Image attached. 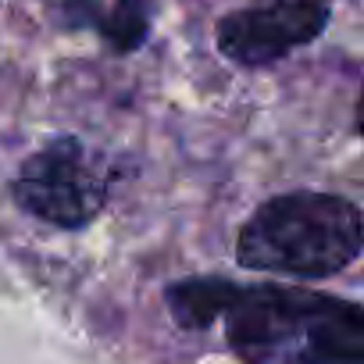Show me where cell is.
Segmentation results:
<instances>
[{"label":"cell","mask_w":364,"mask_h":364,"mask_svg":"<svg viewBox=\"0 0 364 364\" xmlns=\"http://www.w3.org/2000/svg\"><path fill=\"white\" fill-rule=\"evenodd\" d=\"M150 8L154 0H114V11L107 15V40L122 50H132L146 40V29H150Z\"/></svg>","instance_id":"obj_5"},{"label":"cell","mask_w":364,"mask_h":364,"mask_svg":"<svg viewBox=\"0 0 364 364\" xmlns=\"http://www.w3.org/2000/svg\"><path fill=\"white\" fill-rule=\"evenodd\" d=\"M328 26L325 0H275L268 8H247L218 22V47L243 68H261L296 47L318 40Z\"/></svg>","instance_id":"obj_4"},{"label":"cell","mask_w":364,"mask_h":364,"mask_svg":"<svg viewBox=\"0 0 364 364\" xmlns=\"http://www.w3.org/2000/svg\"><path fill=\"white\" fill-rule=\"evenodd\" d=\"M164 296L182 328L222 321L247 364H364V307L350 300L225 279H186Z\"/></svg>","instance_id":"obj_1"},{"label":"cell","mask_w":364,"mask_h":364,"mask_svg":"<svg viewBox=\"0 0 364 364\" xmlns=\"http://www.w3.org/2000/svg\"><path fill=\"white\" fill-rule=\"evenodd\" d=\"M357 129L364 132V90H360V104H357Z\"/></svg>","instance_id":"obj_6"},{"label":"cell","mask_w":364,"mask_h":364,"mask_svg":"<svg viewBox=\"0 0 364 364\" xmlns=\"http://www.w3.org/2000/svg\"><path fill=\"white\" fill-rule=\"evenodd\" d=\"M364 250V211L336 193H282L261 204L236 240L243 268L293 279L343 272Z\"/></svg>","instance_id":"obj_2"},{"label":"cell","mask_w":364,"mask_h":364,"mask_svg":"<svg viewBox=\"0 0 364 364\" xmlns=\"http://www.w3.org/2000/svg\"><path fill=\"white\" fill-rule=\"evenodd\" d=\"M11 193L33 218L61 229H82L104 211L111 182L104 161L90 146L61 136L22 164Z\"/></svg>","instance_id":"obj_3"}]
</instances>
